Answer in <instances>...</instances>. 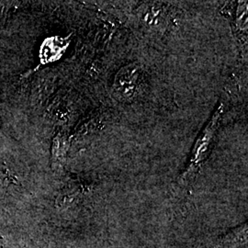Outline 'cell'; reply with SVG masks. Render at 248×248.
Listing matches in <instances>:
<instances>
[{
	"instance_id": "obj_2",
	"label": "cell",
	"mask_w": 248,
	"mask_h": 248,
	"mask_svg": "<svg viewBox=\"0 0 248 248\" xmlns=\"http://www.w3.org/2000/svg\"><path fill=\"white\" fill-rule=\"evenodd\" d=\"M223 106L219 108L218 111L213 116V120L211 124H209V127L206 128L204 131L202 137L199 139V141L196 143L194 151H193V155L191 158V162L189 164V167L186 169V172L183 175L182 181H188V179L192 178L195 175L196 172L200 168L201 164L203 162V160L206 158L208 152H209V147L213 139V135L215 133L217 126L219 124V119L222 115V110H223Z\"/></svg>"
},
{
	"instance_id": "obj_3",
	"label": "cell",
	"mask_w": 248,
	"mask_h": 248,
	"mask_svg": "<svg viewBox=\"0 0 248 248\" xmlns=\"http://www.w3.org/2000/svg\"><path fill=\"white\" fill-rule=\"evenodd\" d=\"M67 146L68 142L64 136L59 135L54 139L53 145V159L55 164H62L67 152Z\"/></svg>"
},
{
	"instance_id": "obj_4",
	"label": "cell",
	"mask_w": 248,
	"mask_h": 248,
	"mask_svg": "<svg viewBox=\"0 0 248 248\" xmlns=\"http://www.w3.org/2000/svg\"><path fill=\"white\" fill-rule=\"evenodd\" d=\"M237 26L245 31L248 29V3L240 2L237 9Z\"/></svg>"
},
{
	"instance_id": "obj_1",
	"label": "cell",
	"mask_w": 248,
	"mask_h": 248,
	"mask_svg": "<svg viewBox=\"0 0 248 248\" xmlns=\"http://www.w3.org/2000/svg\"><path fill=\"white\" fill-rule=\"evenodd\" d=\"M142 71L134 63L122 68L116 76L114 94L119 100L131 101L139 93Z\"/></svg>"
}]
</instances>
